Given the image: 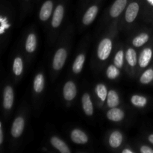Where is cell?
Segmentation results:
<instances>
[{"mask_svg": "<svg viewBox=\"0 0 153 153\" xmlns=\"http://www.w3.org/2000/svg\"><path fill=\"white\" fill-rule=\"evenodd\" d=\"M111 49L112 43L111 40L106 38L102 40L98 48V56L100 59L102 61L107 59L111 52Z\"/></svg>", "mask_w": 153, "mask_h": 153, "instance_id": "1", "label": "cell"}, {"mask_svg": "<svg viewBox=\"0 0 153 153\" xmlns=\"http://www.w3.org/2000/svg\"><path fill=\"white\" fill-rule=\"evenodd\" d=\"M67 58V52L64 49H60L57 51L53 59V67L55 70H60L63 67Z\"/></svg>", "mask_w": 153, "mask_h": 153, "instance_id": "2", "label": "cell"}, {"mask_svg": "<svg viewBox=\"0 0 153 153\" xmlns=\"http://www.w3.org/2000/svg\"><path fill=\"white\" fill-rule=\"evenodd\" d=\"M13 92L11 87L7 86L4 90L3 95V106L5 109H10L13 105Z\"/></svg>", "mask_w": 153, "mask_h": 153, "instance_id": "3", "label": "cell"}, {"mask_svg": "<svg viewBox=\"0 0 153 153\" xmlns=\"http://www.w3.org/2000/svg\"><path fill=\"white\" fill-rule=\"evenodd\" d=\"M139 11V5L137 2H132L128 6L126 12V19L127 22H131L135 19Z\"/></svg>", "mask_w": 153, "mask_h": 153, "instance_id": "4", "label": "cell"}, {"mask_svg": "<svg viewBox=\"0 0 153 153\" xmlns=\"http://www.w3.org/2000/svg\"><path fill=\"white\" fill-rule=\"evenodd\" d=\"M24 125H25V123L22 117L16 118L11 128L12 136L14 137H19L23 131Z\"/></svg>", "mask_w": 153, "mask_h": 153, "instance_id": "5", "label": "cell"}, {"mask_svg": "<svg viewBox=\"0 0 153 153\" xmlns=\"http://www.w3.org/2000/svg\"><path fill=\"white\" fill-rule=\"evenodd\" d=\"M76 96V87L72 82H68L65 84L64 88V97L66 100H73Z\"/></svg>", "mask_w": 153, "mask_h": 153, "instance_id": "6", "label": "cell"}, {"mask_svg": "<svg viewBox=\"0 0 153 153\" xmlns=\"http://www.w3.org/2000/svg\"><path fill=\"white\" fill-rule=\"evenodd\" d=\"M127 0H116L111 8L110 13L112 17H117L119 16L126 5Z\"/></svg>", "mask_w": 153, "mask_h": 153, "instance_id": "7", "label": "cell"}, {"mask_svg": "<svg viewBox=\"0 0 153 153\" xmlns=\"http://www.w3.org/2000/svg\"><path fill=\"white\" fill-rule=\"evenodd\" d=\"M71 138L74 143L78 144H85L88 142V136L79 129H74L71 133Z\"/></svg>", "mask_w": 153, "mask_h": 153, "instance_id": "8", "label": "cell"}, {"mask_svg": "<svg viewBox=\"0 0 153 153\" xmlns=\"http://www.w3.org/2000/svg\"><path fill=\"white\" fill-rule=\"evenodd\" d=\"M53 4L51 1H46L42 6L40 11V19L43 21L47 20L52 13Z\"/></svg>", "mask_w": 153, "mask_h": 153, "instance_id": "9", "label": "cell"}, {"mask_svg": "<svg viewBox=\"0 0 153 153\" xmlns=\"http://www.w3.org/2000/svg\"><path fill=\"white\" fill-rule=\"evenodd\" d=\"M97 12H98V7L96 5H94L92 6V7H90V8L87 10L85 14L84 15L83 19H82L83 23L85 24V25H90V24L94 20L96 16H97Z\"/></svg>", "mask_w": 153, "mask_h": 153, "instance_id": "10", "label": "cell"}, {"mask_svg": "<svg viewBox=\"0 0 153 153\" xmlns=\"http://www.w3.org/2000/svg\"><path fill=\"white\" fill-rule=\"evenodd\" d=\"M64 16V7L62 5H58L54 12V16L52 18V25L54 28L59 26Z\"/></svg>", "mask_w": 153, "mask_h": 153, "instance_id": "11", "label": "cell"}, {"mask_svg": "<svg viewBox=\"0 0 153 153\" xmlns=\"http://www.w3.org/2000/svg\"><path fill=\"white\" fill-rule=\"evenodd\" d=\"M107 117L110 120L114 121V122H119L122 120L124 117V112L121 109L112 108L109 110L107 113Z\"/></svg>", "mask_w": 153, "mask_h": 153, "instance_id": "12", "label": "cell"}, {"mask_svg": "<svg viewBox=\"0 0 153 153\" xmlns=\"http://www.w3.org/2000/svg\"><path fill=\"white\" fill-rule=\"evenodd\" d=\"M152 50L149 48L143 49V52H141L139 58V65L140 67H146V66L149 64V61H151V58H152Z\"/></svg>", "mask_w": 153, "mask_h": 153, "instance_id": "13", "label": "cell"}, {"mask_svg": "<svg viewBox=\"0 0 153 153\" xmlns=\"http://www.w3.org/2000/svg\"><path fill=\"white\" fill-rule=\"evenodd\" d=\"M82 107H83L84 111L87 115L91 116L94 113V108H93L92 102H91L90 96L88 94H84L82 97Z\"/></svg>", "mask_w": 153, "mask_h": 153, "instance_id": "14", "label": "cell"}, {"mask_svg": "<svg viewBox=\"0 0 153 153\" xmlns=\"http://www.w3.org/2000/svg\"><path fill=\"white\" fill-rule=\"evenodd\" d=\"M51 143H52V146L56 148L58 150H59L60 152L62 153H70V150L68 148V146L66 145V143H64V141H62L61 140H60L59 138L56 137H53L51 139Z\"/></svg>", "mask_w": 153, "mask_h": 153, "instance_id": "15", "label": "cell"}, {"mask_svg": "<svg viewBox=\"0 0 153 153\" xmlns=\"http://www.w3.org/2000/svg\"><path fill=\"white\" fill-rule=\"evenodd\" d=\"M123 141V135L120 131H114L109 138V144L111 147H119Z\"/></svg>", "mask_w": 153, "mask_h": 153, "instance_id": "16", "label": "cell"}, {"mask_svg": "<svg viewBox=\"0 0 153 153\" xmlns=\"http://www.w3.org/2000/svg\"><path fill=\"white\" fill-rule=\"evenodd\" d=\"M120 100L117 94L114 91H110L108 94L107 104L108 107L115 108L119 105Z\"/></svg>", "mask_w": 153, "mask_h": 153, "instance_id": "17", "label": "cell"}, {"mask_svg": "<svg viewBox=\"0 0 153 153\" xmlns=\"http://www.w3.org/2000/svg\"><path fill=\"white\" fill-rule=\"evenodd\" d=\"M36 45H37V40L36 37L34 34H30L27 38L26 43H25V49L27 52H33L36 49Z\"/></svg>", "mask_w": 153, "mask_h": 153, "instance_id": "18", "label": "cell"}, {"mask_svg": "<svg viewBox=\"0 0 153 153\" xmlns=\"http://www.w3.org/2000/svg\"><path fill=\"white\" fill-rule=\"evenodd\" d=\"M85 55L81 54L78 55L74 61V64L73 66V70L75 73H79L82 71V67H83L84 62H85Z\"/></svg>", "mask_w": 153, "mask_h": 153, "instance_id": "19", "label": "cell"}, {"mask_svg": "<svg viewBox=\"0 0 153 153\" xmlns=\"http://www.w3.org/2000/svg\"><path fill=\"white\" fill-rule=\"evenodd\" d=\"M44 88V78L42 74H38L34 79V89L37 93L42 92Z\"/></svg>", "mask_w": 153, "mask_h": 153, "instance_id": "20", "label": "cell"}, {"mask_svg": "<svg viewBox=\"0 0 153 153\" xmlns=\"http://www.w3.org/2000/svg\"><path fill=\"white\" fill-rule=\"evenodd\" d=\"M149 40V35L146 33H143L136 37L133 40V45L136 47H140V46H143V44L146 43Z\"/></svg>", "mask_w": 153, "mask_h": 153, "instance_id": "21", "label": "cell"}, {"mask_svg": "<svg viewBox=\"0 0 153 153\" xmlns=\"http://www.w3.org/2000/svg\"><path fill=\"white\" fill-rule=\"evenodd\" d=\"M126 60L128 64L131 67H134L137 64V55H136V52L133 49H128L127 51Z\"/></svg>", "mask_w": 153, "mask_h": 153, "instance_id": "22", "label": "cell"}, {"mask_svg": "<svg viewBox=\"0 0 153 153\" xmlns=\"http://www.w3.org/2000/svg\"><path fill=\"white\" fill-rule=\"evenodd\" d=\"M131 102L134 105L137 106V107H143V106L146 105L147 100L143 97L134 95L131 97Z\"/></svg>", "mask_w": 153, "mask_h": 153, "instance_id": "23", "label": "cell"}, {"mask_svg": "<svg viewBox=\"0 0 153 153\" xmlns=\"http://www.w3.org/2000/svg\"><path fill=\"white\" fill-rule=\"evenodd\" d=\"M22 68H23V65H22V59L20 58H15L13 66V70L14 74L16 76H19L22 73Z\"/></svg>", "mask_w": 153, "mask_h": 153, "instance_id": "24", "label": "cell"}, {"mask_svg": "<svg viewBox=\"0 0 153 153\" xmlns=\"http://www.w3.org/2000/svg\"><path fill=\"white\" fill-rule=\"evenodd\" d=\"M153 80V70L149 69L143 73L140 77V82L143 84H149Z\"/></svg>", "mask_w": 153, "mask_h": 153, "instance_id": "25", "label": "cell"}, {"mask_svg": "<svg viewBox=\"0 0 153 153\" xmlns=\"http://www.w3.org/2000/svg\"><path fill=\"white\" fill-rule=\"evenodd\" d=\"M97 93L98 97H100V100H102V101H105L107 98V89H106L105 86L104 85H102L100 84L97 86Z\"/></svg>", "mask_w": 153, "mask_h": 153, "instance_id": "26", "label": "cell"}, {"mask_svg": "<svg viewBox=\"0 0 153 153\" xmlns=\"http://www.w3.org/2000/svg\"><path fill=\"white\" fill-rule=\"evenodd\" d=\"M117 67V66L111 65L109 66L108 68L107 76L110 79H114L119 76L120 71Z\"/></svg>", "mask_w": 153, "mask_h": 153, "instance_id": "27", "label": "cell"}, {"mask_svg": "<svg viewBox=\"0 0 153 153\" xmlns=\"http://www.w3.org/2000/svg\"><path fill=\"white\" fill-rule=\"evenodd\" d=\"M114 64L115 66H117L118 68L122 67L123 64V51L120 50L117 53L114 58Z\"/></svg>", "mask_w": 153, "mask_h": 153, "instance_id": "28", "label": "cell"}, {"mask_svg": "<svg viewBox=\"0 0 153 153\" xmlns=\"http://www.w3.org/2000/svg\"><path fill=\"white\" fill-rule=\"evenodd\" d=\"M6 19H3V18H1V33H3L4 30L5 28H7L9 27L8 24H7V22H5Z\"/></svg>", "mask_w": 153, "mask_h": 153, "instance_id": "29", "label": "cell"}, {"mask_svg": "<svg viewBox=\"0 0 153 153\" xmlns=\"http://www.w3.org/2000/svg\"><path fill=\"white\" fill-rule=\"evenodd\" d=\"M140 152L142 153H153V149H151L149 146H143L140 149Z\"/></svg>", "mask_w": 153, "mask_h": 153, "instance_id": "30", "label": "cell"}, {"mask_svg": "<svg viewBox=\"0 0 153 153\" xmlns=\"http://www.w3.org/2000/svg\"><path fill=\"white\" fill-rule=\"evenodd\" d=\"M3 143V131L1 128V124L0 123V144Z\"/></svg>", "mask_w": 153, "mask_h": 153, "instance_id": "31", "label": "cell"}, {"mask_svg": "<svg viewBox=\"0 0 153 153\" xmlns=\"http://www.w3.org/2000/svg\"><path fill=\"white\" fill-rule=\"evenodd\" d=\"M149 141H150L151 143H152L153 144V134H151V135H149Z\"/></svg>", "mask_w": 153, "mask_h": 153, "instance_id": "32", "label": "cell"}, {"mask_svg": "<svg viewBox=\"0 0 153 153\" xmlns=\"http://www.w3.org/2000/svg\"><path fill=\"white\" fill-rule=\"evenodd\" d=\"M123 153H126V152H128V153H132V151L129 150V149H124V150L123 151Z\"/></svg>", "mask_w": 153, "mask_h": 153, "instance_id": "33", "label": "cell"}, {"mask_svg": "<svg viewBox=\"0 0 153 153\" xmlns=\"http://www.w3.org/2000/svg\"><path fill=\"white\" fill-rule=\"evenodd\" d=\"M148 1H149V2H150L151 4L153 5V0H148Z\"/></svg>", "mask_w": 153, "mask_h": 153, "instance_id": "34", "label": "cell"}]
</instances>
